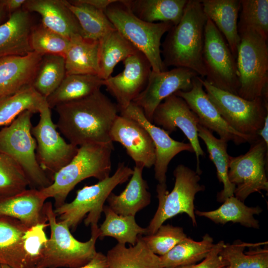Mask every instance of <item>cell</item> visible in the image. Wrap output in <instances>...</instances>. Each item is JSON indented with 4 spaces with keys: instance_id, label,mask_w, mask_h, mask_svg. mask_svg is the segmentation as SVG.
Wrapping results in <instances>:
<instances>
[{
    "instance_id": "cell-1",
    "label": "cell",
    "mask_w": 268,
    "mask_h": 268,
    "mask_svg": "<svg viewBox=\"0 0 268 268\" xmlns=\"http://www.w3.org/2000/svg\"><path fill=\"white\" fill-rule=\"evenodd\" d=\"M55 108L59 115L57 129L69 143L79 146L90 142H112L110 130L119 108L100 90Z\"/></svg>"
},
{
    "instance_id": "cell-2",
    "label": "cell",
    "mask_w": 268,
    "mask_h": 268,
    "mask_svg": "<svg viewBox=\"0 0 268 268\" xmlns=\"http://www.w3.org/2000/svg\"><path fill=\"white\" fill-rule=\"evenodd\" d=\"M207 17L200 0H188L182 18L161 44L164 66L184 67L201 78L206 75L202 61L204 30Z\"/></svg>"
},
{
    "instance_id": "cell-3",
    "label": "cell",
    "mask_w": 268,
    "mask_h": 268,
    "mask_svg": "<svg viewBox=\"0 0 268 268\" xmlns=\"http://www.w3.org/2000/svg\"><path fill=\"white\" fill-rule=\"evenodd\" d=\"M114 149L112 142H90L79 146L72 159L54 174L52 183L40 190L41 192L47 199H54L55 208L60 206L83 180L93 177L101 181L110 176Z\"/></svg>"
},
{
    "instance_id": "cell-4",
    "label": "cell",
    "mask_w": 268,
    "mask_h": 268,
    "mask_svg": "<svg viewBox=\"0 0 268 268\" xmlns=\"http://www.w3.org/2000/svg\"><path fill=\"white\" fill-rule=\"evenodd\" d=\"M44 212L51 235L42 251L37 268H78L95 256V244L99 237L98 225L91 226L90 238L81 242L72 235L67 225L57 221L51 201L45 203Z\"/></svg>"
},
{
    "instance_id": "cell-5",
    "label": "cell",
    "mask_w": 268,
    "mask_h": 268,
    "mask_svg": "<svg viewBox=\"0 0 268 268\" xmlns=\"http://www.w3.org/2000/svg\"><path fill=\"white\" fill-rule=\"evenodd\" d=\"M116 29L149 62L152 70H167L161 55V40L174 26L170 22L149 23L135 16L123 2L117 0L104 11Z\"/></svg>"
},
{
    "instance_id": "cell-6",
    "label": "cell",
    "mask_w": 268,
    "mask_h": 268,
    "mask_svg": "<svg viewBox=\"0 0 268 268\" xmlns=\"http://www.w3.org/2000/svg\"><path fill=\"white\" fill-rule=\"evenodd\" d=\"M133 173V169L124 162H120L112 176L95 184L84 186L77 191L72 201L56 207L54 210L59 217V221L74 231L86 215L84 221L86 226L98 225L104 203L110 194L118 185L127 182Z\"/></svg>"
},
{
    "instance_id": "cell-7",
    "label": "cell",
    "mask_w": 268,
    "mask_h": 268,
    "mask_svg": "<svg viewBox=\"0 0 268 268\" xmlns=\"http://www.w3.org/2000/svg\"><path fill=\"white\" fill-rule=\"evenodd\" d=\"M236 59L240 86L238 95L248 100L268 89V37L253 28L238 29Z\"/></svg>"
},
{
    "instance_id": "cell-8",
    "label": "cell",
    "mask_w": 268,
    "mask_h": 268,
    "mask_svg": "<svg viewBox=\"0 0 268 268\" xmlns=\"http://www.w3.org/2000/svg\"><path fill=\"white\" fill-rule=\"evenodd\" d=\"M48 223L28 227L19 221L0 216V264L12 268H37L48 238Z\"/></svg>"
},
{
    "instance_id": "cell-9",
    "label": "cell",
    "mask_w": 268,
    "mask_h": 268,
    "mask_svg": "<svg viewBox=\"0 0 268 268\" xmlns=\"http://www.w3.org/2000/svg\"><path fill=\"white\" fill-rule=\"evenodd\" d=\"M33 114L25 111L0 130V151L21 167L32 188L41 190L52 182L37 159L36 142L31 133Z\"/></svg>"
},
{
    "instance_id": "cell-10",
    "label": "cell",
    "mask_w": 268,
    "mask_h": 268,
    "mask_svg": "<svg viewBox=\"0 0 268 268\" xmlns=\"http://www.w3.org/2000/svg\"><path fill=\"white\" fill-rule=\"evenodd\" d=\"M173 175L175 184L170 192L167 190L166 184L157 185L158 205L146 228L147 235L155 233L166 220L183 213L189 216L194 226L197 225L195 196L205 190L204 186L199 183L200 175L183 164H179L175 168Z\"/></svg>"
},
{
    "instance_id": "cell-11",
    "label": "cell",
    "mask_w": 268,
    "mask_h": 268,
    "mask_svg": "<svg viewBox=\"0 0 268 268\" xmlns=\"http://www.w3.org/2000/svg\"><path fill=\"white\" fill-rule=\"evenodd\" d=\"M208 98L226 122L243 134L259 136L268 115V102L262 97L253 100L220 89L201 77Z\"/></svg>"
},
{
    "instance_id": "cell-12",
    "label": "cell",
    "mask_w": 268,
    "mask_h": 268,
    "mask_svg": "<svg viewBox=\"0 0 268 268\" xmlns=\"http://www.w3.org/2000/svg\"><path fill=\"white\" fill-rule=\"evenodd\" d=\"M202 61L205 80L220 89L238 95L240 84L236 60L222 34L208 18L204 26Z\"/></svg>"
},
{
    "instance_id": "cell-13",
    "label": "cell",
    "mask_w": 268,
    "mask_h": 268,
    "mask_svg": "<svg viewBox=\"0 0 268 268\" xmlns=\"http://www.w3.org/2000/svg\"><path fill=\"white\" fill-rule=\"evenodd\" d=\"M268 146L259 137L246 153L230 156L228 178L235 186L234 196L241 201L254 193L268 191Z\"/></svg>"
},
{
    "instance_id": "cell-14",
    "label": "cell",
    "mask_w": 268,
    "mask_h": 268,
    "mask_svg": "<svg viewBox=\"0 0 268 268\" xmlns=\"http://www.w3.org/2000/svg\"><path fill=\"white\" fill-rule=\"evenodd\" d=\"M38 123L31 133L36 142L38 162L46 174L53 176L75 156L78 146L67 142L57 130L52 119L51 108L46 102L41 108Z\"/></svg>"
},
{
    "instance_id": "cell-15",
    "label": "cell",
    "mask_w": 268,
    "mask_h": 268,
    "mask_svg": "<svg viewBox=\"0 0 268 268\" xmlns=\"http://www.w3.org/2000/svg\"><path fill=\"white\" fill-rule=\"evenodd\" d=\"M152 123L169 134L179 129L192 145L197 159L196 172L201 174L200 157L204 155L201 146L198 133L199 120L186 102L181 97L172 94L165 98L156 108Z\"/></svg>"
},
{
    "instance_id": "cell-16",
    "label": "cell",
    "mask_w": 268,
    "mask_h": 268,
    "mask_svg": "<svg viewBox=\"0 0 268 268\" xmlns=\"http://www.w3.org/2000/svg\"><path fill=\"white\" fill-rule=\"evenodd\" d=\"M198 76L194 71L184 67L162 72L152 70L145 88L133 102L142 110L152 123L153 114L159 104L178 91H190L194 78Z\"/></svg>"
},
{
    "instance_id": "cell-17",
    "label": "cell",
    "mask_w": 268,
    "mask_h": 268,
    "mask_svg": "<svg viewBox=\"0 0 268 268\" xmlns=\"http://www.w3.org/2000/svg\"><path fill=\"white\" fill-rule=\"evenodd\" d=\"M175 94L186 102L198 116L201 125L212 132H216L220 138L226 142L232 141L236 145L247 142L252 143L259 137L239 133L226 122L208 98L200 76L194 78L193 87L190 91H178Z\"/></svg>"
},
{
    "instance_id": "cell-18",
    "label": "cell",
    "mask_w": 268,
    "mask_h": 268,
    "mask_svg": "<svg viewBox=\"0 0 268 268\" xmlns=\"http://www.w3.org/2000/svg\"><path fill=\"white\" fill-rule=\"evenodd\" d=\"M120 115L139 123L148 132L154 143L155 150L154 177L159 184H166V173L171 160L179 153L187 151L194 152L190 143L174 140L162 128L155 125L146 118L142 110L134 102L121 109Z\"/></svg>"
},
{
    "instance_id": "cell-19",
    "label": "cell",
    "mask_w": 268,
    "mask_h": 268,
    "mask_svg": "<svg viewBox=\"0 0 268 268\" xmlns=\"http://www.w3.org/2000/svg\"><path fill=\"white\" fill-rule=\"evenodd\" d=\"M124 68L104 80V86L121 109L126 108L145 88L152 68L147 58L137 51L123 61Z\"/></svg>"
},
{
    "instance_id": "cell-20",
    "label": "cell",
    "mask_w": 268,
    "mask_h": 268,
    "mask_svg": "<svg viewBox=\"0 0 268 268\" xmlns=\"http://www.w3.org/2000/svg\"><path fill=\"white\" fill-rule=\"evenodd\" d=\"M112 142L121 143L135 165L150 168L155 161L154 143L146 130L135 121L118 115L111 127Z\"/></svg>"
},
{
    "instance_id": "cell-21",
    "label": "cell",
    "mask_w": 268,
    "mask_h": 268,
    "mask_svg": "<svg viewBox=\"0 0 268 268\" xmlns=\"http://www.w3.org/2000/svg\"><path fill=\"white\" fill-rule=\"evenodd\" d=\"M42 56L33 51L24 56L0 57V98L32 85Z\"/></svg>"
},
{
    "instance_id": "cell-22",
    "label": "cell",
    "mask_w": 268,
    "mask_h": 268,
    "mask_svg": "<svg viewBox=\"0 0 268 268\" xmlns=\"http://www.w3.org/2000/svg\"><path fill=\"white\" fill-rule=\"evenodd\" d=\"M47 199L40 190L26 189L0 199V216L18 220L28 227L47 222L44 212Z\"/></svg>"
},
{
    "instance_id": "cell-23",
    "label": "cell",
    "mask_w": 268,
    "mask_h": 268,
    "mask_svg": "<svg viewBox=\"0 0 268 268\" xmlns=\"http://www.w3.org/2000/svg\"><path fill=\"white\" fill-rule=\"evenodd\" d=\"M23 8L39 13L41 24L61 35L68 39L76 34L83 37L79 24L65 0H27Z\"/></svg>"
},
{
    "instance_id": "cell-24",
    "label": "cell",
    "mask_w": 268,
    "mask_h": 268,
    "mask_svg": "<svg viewBox=\"0 0 268 268\" xmlns=\"http://www.w3.org/2000/svg\"><path fill=\"white\" fill-rule=\"evenodd\" d=\"M32 28L29 12L22 8L12 12L0 25V58L33 52L30 43Z\"/></svg>"
},
{
    "instance_id": "cell-25",
    "label": "cell",
    "mask_w": 268,
    "mask_h": 268,
    "mask_svg": "<svg viewBox=\"0 0 268 268\" xmlns=\"http://www.w3.org/2000/svg\"><path fill=\"white\" fill-rule=\"evenodd\" d=\"M203 10L226 40L236 60L240 38L238 18L241 0H202Z\"/></svg>"
},
{
    "instance_id": "cell-26",
    "label": "cell",
    "mask_w": 268,
    "mask_h": 268,
    "mask_svg": "<svg viewBox=\"0 0 268 268\" xmlns=\"http://www.w3.org/2000/svg\"><path fill=\"white\" fill-rule=\"evenodd\" d=\"M143 167L135 165L130 180L125 190L117 195L111 193L107 199L109 207L122 215L135 216L151 202V194L142 176Z\"/></svg>"
},
{
    "instance_id": "cell-27",
    "label": "cell",
    "mask_w": 268,
    "mask_h": 268,
    "mask_svg": "<svg viewBox=\"0 0 268 268\" xmlns=\"http://www.w3.org/2000/svg\"><path fill=\"white\" fill-rule=\"evenodd\" d=\"M99 41L86 39L80 35L71 36L65 56L66 75L99 76Z\"/></svg>"
},
{
    "instance_id": "cell-28",
    "label": "cell",
    "mask_w": 268,
    "mask_h": 268,
    "mask_svg": "<svg viewBox=\"0 0 268 268\" xmlns=\"http://www.w3.org/2000/svg\"><path fill=\"white\" fill-rule=\"evenodd\" d=\"M139 19L149 23L170 22L177 25L181 20L188 0H122Z\"/></svg>"
},
{
    "instance_id": "cell-29",
    "label": "cell",
    "mask_w": 268,
    "mask_h": 268,
    "mask_svg": "<svg viewBox=\"0 0 268 268\" xmlns=\"http://www.w3.org/2000/svg\"><path fill=\"white\" fill-rule=\"evenodd\" d=\"M268 242L249 243L237 240L224 244L219 256L227 268H268Z\"/></svg>"
},
{
    "instance_id": "cell-30",
    "label": "cell",
    "mask_w": 268,
    "mask_h": 268,
    "mask_svg": "<svg viewBox=\"0 0 268 268\" xmlns=\"http://www.w3.org/2000/svg\"><path fill=\"white\" fill-rule=\"evenodd\" d=\"M109 268H163L160 257L151 252L138 237L129 247L118 243L106 255Z\"/></svg>"
},
{
    "instance_id": "cell-31",
    "label": "cell",
    "mask_w": 268,
    "mask_h": 268,
    "mask_svg": "<svg viewBox=\"0 0 268 268\" xmlns=\"http://www.w3.org/2000/svg\"><path fill=\"white\" fill-rule=\"evenodd\" d=\"M198 136L204 142L209 158L216 167L218 180L223 184V189L217 195V201L223 202L227 198L234 196L235 190V186L228 178L230 156L227 152V142L216 138L212 132L200 124L198 126Z\"/></svg>"
},
{
    "instance_id": "cell-32",
    "label": "cell",
    "mask_w": 268,
    "mask_h": 268,
    "mask_svg": "<svg viewBox=\"0 0 268 268\" xmlns=\"http://www.w3.org/2000/svg\"><path fill=\"white\" fill-rule=\"evenodd\" d=\"M104 85V80L90 74L66 75L58 87L46 98L51 109L58 105L89 96Z\"/></svg>"
},
{
    "instance_id": "cell-33",
    "label": "cell",
    "mask_w": 268,
    "mask_h": 268,
    "mask_svg": "<svg viewBox=\"0 0 268 268\" xmlns=\"http://www.w3.org/2000/svg\"><path fill=\"white\" fill-rule=\"evenodd\" d=\"M263 211L259 206L246 205L234 196L227 198L218 208L210 211L195 210V214L206 217L217 224L224 225L228 222L240 223L248 228L259 229L260 224L255 215Z\"/></svg>"
},
{
    "instance_id": "cell-34",
    "label": "cell",
    "mask_w": 268,
    "mask_h": 268,
    "mask_svg": "<svg viewBox=\"0 0 268 268\" xmlns=\"http://www.w3.org/2000/svg\"><path fill=\"white\" fill-rule=\"evenodd\" d=\"M65 2L77 19L84 38L99 41L116 29L104 11L82 0H65Z\"/></svg>"
},
{
    "instance_id": "cell-35",
    "label": "cell",
    "mask_w": 268,
    "mask_h": 268,
    "mask_svg": "<svg viewBox=\"0 0 268 268\" xmlns=\"http://www.w3.org/2000/svg\"><path fill=\"white\" fill-rule=\"evenodd\" d=\"M103 212L105 218L99 227L100 239L109 236L116 239L118 243L125 245L129 243L134 246L139 236L147 235V228L140 226L136 223L135 216L118 214L105 205Z\"/></svg>"
},
{
    "instance_id": "cell-36",
    "label": "cell",
    "mask_w": 268,
    "mask_h": 268,
    "mask_svg": "<svg viewBox=\"0 0 268 268\" xmlns=\"http://www.w3.org/2000/svg\"><path fill=\"white\" fill-rule=\"evenodd\" d=\"M99 41V76L104 80L111 76L118 63L138 51L116 29Z\"/></svg>"
},
{
    "instance_id": "cell-37",
    "label": "cell",
    "mask_w": 268,
    "mask_h": 268,
    "mask_svg": "<svg viewBox=\"0 0 268 268\" xmlns=\"http://www.w3.org/2000/svg\"><path fill=\"white\" fill-rule=\"evenodd\" d=\"M214 244L213 238L205 234L200 241L187 237L165 255L159 256L163 268H176L197 264L202 261Z\"/></svg>"
},
{
    "instance_id": "cell-38",
    "label": "cell",
    "mask_w": 268,
    "mask_h": 268,
    "mask_svg": "<svg viewBox=\"0 0 268 268\" xmlns=\"http://www.w3.org/2000/svg\"><path fill=\"white\" fill-rule=\"evenodd\" d=\"M46 102V98L32 85L13 94L0 98V126L9 125L25 111L33 114L39 113Z\"/></svg>"
},
{
    "instance_id": "cell-39",
    "label": "cell",
    "mask_w": 268,
    "mask_h": 268,
    "mask_svg": "<svg viewBox=\"0 0 268 268\" xmlns=\"http://www.w3.org/2000/svg\"><path fill=\"white\" fill-rule=\"evenodd\" d=\"M66 75L64 57L53 55H44L32 86L39 94L47 98L58 87Z\"/></svg>"
},
{
    "instance_id": "cell-40",
    "label": "cell",
    "mask_w": 268,
    "mask_h": 268,
    "mask_svg": "<svg viewBox=\"0 0 268 268\" xmlns=\"http://www.w3.org/2000/svg\"><path fill=\"white\" fill-rule=\"evenodd\" d=\"M30 183L21 167L0 151V194L14 195L27 189Z\"/></svg>"
},
{
    "instance_id": "cell-41",
    "label": "cell",
    "mask_w": 268,
    "mask_h": 268,
    "mask_svg": "<svg viewBox=\"0 0 268 268\" xmlns=\"http://www.w3.org/2000/svg\"><path fill=\"white\" fill-rule=\"evenodd\" d=\"M30 43L33 51L42 56L53 55L65 57L69 39L48 29L41 24L32 28Z\"/></svg>"
},
{
    "instance_id": "cell-42",
    "label": "cell",
    "mask_w": 268,
    "mask_h": 268,
    "mask_svg": "<svg viewBox=\"0 0 268 268\" xmlns=\"http://www.w3.org/2000/svg\"><path fill=\"white\" fill-rule=\"evenodd\" d=\"M238 30L253 28L268 37V0H241Z\"/></svg>"
},
{
    "instance_id": "cell-43",
    "label": "cell",
    "mask_w": 268,
    "mask_h": 268,
    "mask_svg": "<svg viewBox=\"0 0 268 268\" xmlns=\"http://www.w3.org/2000/svg\"><path fill=\"white\" fill-rule=\"evenodd\" d=\"M138 237L154 254L162 256L187 237L183 228L171 224H162L154 234Z\"/></svg>"
},
{
    "instance_id": "cell-44",
    "label": "cell",
    "mask_w": 268,
    "mask_h": 268,
    "mask_svg": "<svg viewBox=\"0 0 268 268\" xmlns=\"http://www.w3.org/2000/svg\"><path fill=\"white\" fill-rule=\"evenodd\" d=\"M224 244L223 241H220L214 244L208 255L201 262L193 265L180 266L176 268H221L226 267L227 263L222 260L219 255Z\"/></svg>"
},
{
    "instance_id": "cell-45",
    "label": "cell",
    "mask_w": 268,
    "mask_h": 268,
    "mask_svg": "<svg viewBox=\"0 0 268 268\" xmlns=\"http://www.w3.org/2000/svg\"><path fill=\"white\" fill-rule=\"evenodd\" d=\"M78 268H109V267L106 255L101 252H97L88 263Z\"/></svg>"
},
{
    "instance_id": "cell-46",
    "label": "cell",
    "mask_w": 268,
    "mask_h": 268,
    "mask_svg": "<svg viewBox=\"0 0 268 268\" xmlns=\"http://www.w3.org/2000/svg\"><path fill=\"white\" fill-rule=\"evenodd\" d=\"M27 0H0V3L4 6L5 10L11 13L23 7Z\"/></svg>"
},
{
    "instance_id": "cell-47",
    "label": "cell",
    "mask_w": 268,
    "mask_h": 268,
    "mask_svg": "<svg viewBox=\"0 0 268 268\" xmlns=\"http://www.w3.org/2000/svg\"><path fill=\"white\" fill-rule=\"evenodd\" d=\"M116 0H82L83 2L104 11L110 4L115 2Z\"/></svg>"
},
{
    "instance_id": "cell-48",
    "label": "cell",
    "mask_w": 268,
    "mask_h": 268,
    "mask_svg": "<svg viewBox=\"0 0 268 268\" xmlns=\"http://www.w3.org/2000/svg\"><path fill=\"white\" fill-rule=\"evenodd\" d=\"M258 135L261 136L268 146V115L265 118L263 126L259 132Z\"/></svg>"
},
{
    "instance_id": "cell-49",
    "label": "cell",
    "mask_w": 268,
    "mask_h": 268,
    "mask_svg": "<svg viewBox=\"0 0 268 268\" xmlns=\"http://www.w3.org/2000/svg\"><path fill=\"white\" fill-rule=\"evenodd\" d=\"M5 10L4 6L0 3V21L2 18Z\"/></svg>"
},
{
    "instance_id": "cell-50",
    "label": "cell",
    "mask_w": 268,
    "mask_h": 268,
    "mask_svg": "<svg viewBox=\"0 0 268 268\" xmlns=\"http://www.w3.org/2000/svg\"><path fill=\"white\" fill-rule=\"evenodd\" d=\"M1 268H12L6 265H1Z\"/></svg>"
},
{
    "instance_id": "cell-51",
    "label": "cell",
    "mask_w": 268,
    "mask_h": 268,
    "mask_svg": "<svg viewBox=\"0 0 268 268\" xmlns=\"http://www.w3.org/2000/svg\"><path fill=\"white\" fill-rule=\"evenodd\" d=\"M221 268H227L226 267H222Z\"/></svg>"
},
{
    "instance_id": "cell-52",
    "label": "cell",
    "mask_w": 268,
    "mask_h": 268,
    "mask_svg": "<svg viewBox=\"0 0 268 268\" xmlns=\"http://www.w3.org/2000/svg\"><path fill=\"white\" fill-rule=\"evenodd\" d=\"M1 268V265L0 264V268Z\"/></svg>"
}]
</instances>
